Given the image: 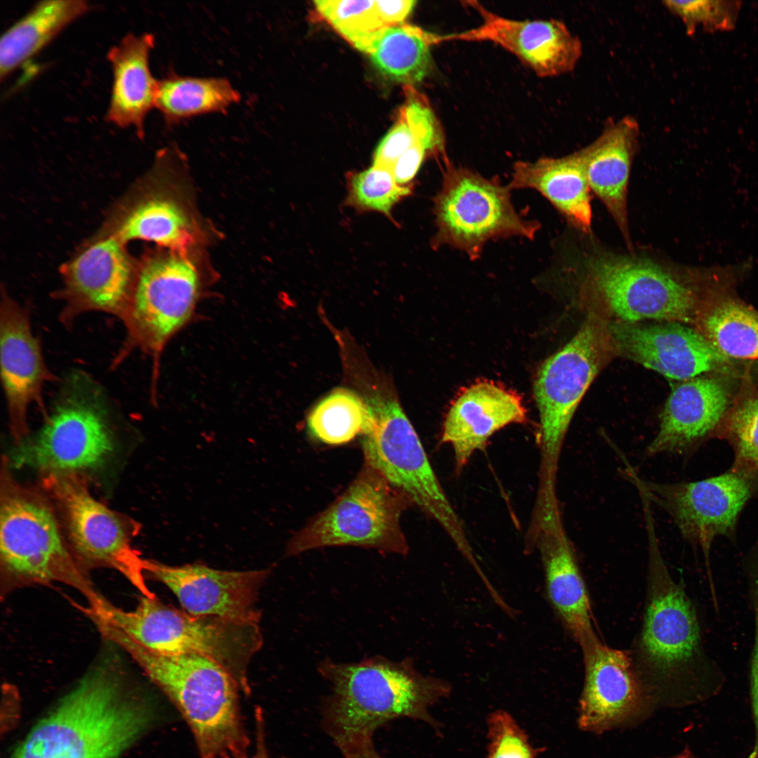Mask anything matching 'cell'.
<instances>
[{
  "label": "cell",
  "mask_w": 758,
  "mask_h": 758,
  "mask_svg": "<svg viewBox=\"0 0 758 758\" xmlns=\"http://www.w3.org/2000/svg\"><path fill=\"white\" fill-rule=\"evenodd\" d=\"M489 744L486 758H535L528 737L513 717L503 710L488 720Z\"/></svg>",
  "instance_id": "37"
},
{
  "label": "cell",
  "mask_w": 758,
  "mask_h": 758,
  "mask_svg": "<svg viewBox=\"0 0 758 758\" xmlns=\"http://www.w3.org/2000/svg\"><path fill=\"white\" fill-rule=\"evenodd\" d=\"M196 220L187 204L175 194L152 195L126 217L116 237L121 241L140 239L170 250L185 251L197 239Z\"/></svg>",
  "instance_id": "29"
},
{
  "label": "cell",
  "mask_w": 758,
  "mask_h": 758,
  "mask_svg": "<svg viewBox=\"0 0 758 758\" xmlns=\"http://www.w3.org/2000/svg\"><path fill=\"white\" fill-rule=\"evenodd\" d=\"M416 4L413 0L375 1L378 14L386 26L404 23Z\"/></svg>",
  "instance_id": "43"
},
{
  "label": "cell",
  "mask_w": 758,
  "mask_h": 758,
  "mask_svg": "<svg viewBox=\"0 0 758 758\" xmlns=\"http://www.w3.org/2000/svg\"><path fill=\"white\" fill-rule=\"evenodd\" d=\"M102 636L127 653L180 712L201 758H244L249 740L239 705V685L220 664L197 653L147 649L102 619Z\"/></svg>",
  "instance_id": "3"
},
{
  "label": "cell",
  "mask_w": 758,
  "mask_h": 758,
  "mask_svg": "<svg viewBox=\"0 0 758 758\" xmlns=\"http://www.w3.org/2000/svg\"><path fill=\"white\" fill-rule=\"evenodd\" d=\"M118 657L94 663L11 758H119L139 739L154 710Z\"/></svg>",
  "instance_id": "1"
},
{
  "label": "cell",
  "mask_w": 758,
  "mask_h": 758,
  "mask_svg": "<svg viewBox=\"0 0 758 758\" xmlns=\"http://www.w3.org/2000/svg\"><path fill=\"white\" fill-rule=\"evenodd\" d=\"M745 576L754 623L749 674L752 707L756 728V743L751 754L758 757V557L752 559L746 566Z\"/></svg>",
  "instance_id": "40"
},
{
  "label": "cell",
  "mask_w": 758,
  "mask_h": 758,
  "mask_svg": "<svg viewBox=\"0 0 758 758\" xmlns=\"http://www.w3.org/2000/svg\"><path fill=\"white\" fill-rule=\"evenodd\" d=\"M526 419V410L516 392L494 382L480 381L465 389L452 403L441 439L451 447L458 472L496 432Z\"/></svg>",
  "instance_id": "23"
},
{
  "label": "cell",
  "mask_w": 758,
  "mask_h": 758,
  "mask_svg": "<svg viewBox=\"0 0 758 758\" xmlns=\"http://www.w3.org/2000/svg\"><path fill=\"white\" fill-rule=\"evenodd\" d=\"M41 488L52 502L69 547L84 569L115 570L142 596L156 597L145 582V559L131 545L139 524L94 498L84 474L41 475Z\"/></svg>",
  "instance_id": "12"
},
{
  "label": "cell",
  "mask_w": 758,
  "mask_h": 758,
  "mask_svg": "<svg viewBox=\"0 0 758 758\" xmlns=\"http://www.w3.org/2000/svg\"><path fill=\"white\" fill-rule=\"evenodd\" d=\"M609 328L617 354L673 380H686L729 363L700 331L684 323L613 321Z\"/></svg>",
  "instance_id": "17"
},
{
  "label": "cell",
  "mask_w": 758,
  "mask_h": 758,
  "mask_svg": "<svg viewBox=\"0 0 758 758\" xmlns=\"http://www.w3.org/2000/svg\"><path fill=\"white\" fill-rule=\"evenodd\" d=\"M317 668L331 686L323 703L322 723L333 741L355 733L373 735L398 718L433 724L429 708L451 692L446 681L423 674L409 658L375 656L352 663L327 658Z\"/></svg>",
  "instance_id": "5"
},
{
  "label": "cell",
  "mask_w": 758,
  "mask_h": 758,
  "mask_svg": "<svg viewBox=\"0 0 758 758\" xmlns=\"http://www.w3.org/2000/svg\"><path fill=\"white\" fill-rule=\"evenodd\" d=\"M136 274L116 236L94 244L66 270L61 321L69 326L77 317L89 312H102L121 319L129 304Z\"/></svg>",
  "instance_id": "21"
},
{
  "label": "cell",
  "mask_w": 758,
  "mask_h": 758,
  "mask_svg": "<svg viewBox=\"0 0 758 758\" xmlns=\"http://www.w3.org/2000/svg\"><path fill=\"white\" fill-rule=\"evenodd\" d=\"M663 6L680 18L686 34L692 36L698 27L708 32L734 29L742 2L740 1H663Z\"/></svg>",
  "instance_id": "36"
},
{
  "label": "cell",
  "mask_w": 758,
  "mask_h": 758,
  "mask_svg": "<svg viewBox=\"0 0 758 758\" xmlns=\"http://www.w3.org/2000/svg\"><path fill=\"white\" fill-rule=\"evenodd\" d=\"M204 278L185 251L170 250L148 260L137 272L121 320L126 339L117 364L133 350L153 361V378L171 340L191 323L204 292Z\"/></svg>",
  "instance_id": "13"
},
{
  "label": "cell",
  "mask_w": 758,
  "mask_h": 758,
  "mask_svg": "<svg viewBox=\"0 0 758 758\" xmlns=\"http://www.w3.org/2000/svg\"><path fill=\"white\" fill-rule=\"evenodd\" d=\"M627 474L650 502L663 509L684 537L699 546L704 555L713 606L719 601L710 564L713 539L729 535L751 496L750 482L741 474L731 472L697 481L661 484L640 479L627 466Z\"/></svg>",
  "instance_id": "15"
},
{
  "label": "cell",
  "mask_w": 758,
  "mask_h": 758,
  "mask_svg": "<svg viewBox=\"0 0 758 758\" xmlns=\"http://www.w3.org/2000/svg\"><path fill=\"white\" fill-rule=\"evenodd\" d=\"M152 34H128L107 53L113 71V85L107 119L120 127H134L143 135L144 121L154 107L159 81L151 74Z\"/></svg>",
  "instance_id": "27"
},
{
  "label": "cell",
  "mask_w": 758,
  "mask_h": 758,
  "mask_svg": "<svg viewBox=\"0 0 758 758\" xmlns=\"http://www.w3.org/2000/svg\"><path fill=\"white\" fill-rule=\"evenodd\" d=\"M440 161L443 179L434 200V246H449L474 260L492 239L534 238L539 223L517 212L508 185L456 166L447 156Z\"/></svg>",
  "instance_id": "14"
},
{
  "label": "cell",
  "mask_w": 758,
  "mask_h": 758,
  "mask_svg": "<svg viewBox=\"0 0 758 758\" xmlns=\"http://www.w3.org/2000/svg\"><path fill=\"white\" fill-rule=\"evenodd\" d=\"M658 758H662V757H658ZM666 758H698V757L695 756L689 749L686 748L681 753H679V754H678L677 755L670 757H666ZM748 758H758V757H749Z\"/></svg>",
  "instance_id": "45"
},
{
  "label": "cell",
  "mask_w": 758,
  "mask_h": 758,
  "mask_svg": "<svg viewBox=\"0 0 758 758\" xmlns=\"http://www.w3.org/2000/svg\"><path fill=\"white\" fill-rule=\"evenodd\" d=\"M729 402L728 389L718 378L697 376L680 383L665 404L646 454L688 451L719 423Z\"/></svg>",
  "instance_id": "25"
},
{
  "label": "cell",
  "mask_w": 758,
  "mask_h": 758,
  "mask_svg": "<svg viewBox=\"0 0 758 758\" xmlns=\"http://www.w3.org/2000/svg\"><path fill=\"white\" fill-rule=\"evenodd\" d=\"M86 613L118 629L140 645L161 653H197L215 661L247 695L248 669L263 639L259 623L212 616H195L142 596L135 609L126 611L106 598Z\"/></svg>",
  "instance_id": "7"
},
{
  "label": "cell",
  "mask_w": 758,
  "mask_h": 758,
  "mask_svg": "<svg viewBox=\"0 0 758 758\" xmlns=\"http://www.w3.org/2000/svg\"><path fill=\"white\" fill-rule=\"evenodd\" d=\"M617 354L602 316L590 312L575 335L540 366L533 384L539 412L540 461L538 493H557L564 441L583 395Z\"/></svg>",
  "instance_id": "8"
},
{
  "label": "cell",
  "mask_w": 758,
  "mask_h": 758,
  "mask_svg": "<svg viewBox=\"0 0 758 758\" xmlns=\"http://www.w3.org/2000/svg\"><path fill=\"white\" fill-rule=\"evenodd\" d=\"M240 94L222 78L171 77L159 81L154 107L168 122L225 110Z\"/></svg>",
  "instance_id": "31"
},
{
  "label": "cell",
  "mask_w": 758,
  "mask_h": 758,
  "mask_svg": "<svg viewBox=\"0 0 758 758\" xmlns=\"http://www.w3.org/2000/svg\"><path fill=\"white\" fill-rule=\"evenodd\" d=\"M0 572L1 595L60 583L80 592L89 606L105 598L72 552L48 496L17 481L7 456L0 470Z\"/></svg>",
  "instance_id": "6"
},
{
  "label": "cell",
  "mask_w": 758,
  "mask_h": 758,
  "mask_svg": "<svg viewBox=\"0 0 758 758\" xmlns=\"http://www.w3.org/2000/svg\"><path fill=\"white\" fill-rule=\"evenodd\" d=\"M700 332L729 359L758 360V312L731 298L715 304L700 320Z\"/></svg>",
  "instance_id": "32"
},
{
  "label": "cell",
  "mask_w": 758,
  "mask_h": 758,
  "mask_svg": "<svg viewBox=\"0 0 758 758\" xmlns=\"http://www.w3.org/2000/svg\"><path fill=\"white\" fill-rule=\"evenodd\" d=\"M585 679L579 728L601 733L629 720L648 694L631 653L611 648L598 638L580 646Z\"/></svg>",
  "instance_id": "19"
},
{
  "label": "cell",
  "mask_w": 758,
  "mask_h": 758,
  "mask_svg": "<svg viewBox=\"0 0 758 758\" xmlns=\"http://www.w3.org/2000/svg\"><path fill=\"white\" fill-rule=\"evenodd\" d=\"M432 154L423 144L418 143L406 152L394 164L392 171L397 182L406 185L415 177L425 157Z\"/></svg>",
  "instance_id": "41"
},
{
  "label": "cell",
  "mask_w": 758,
  "mask_h": 758,
  "mask_svg": "<svg viewBox=\"0 0 758 758\" xmlns=\"http://www.w3.org/2000/svg\"><path fill=\"white\" fill-rule=\"evenodd\" d=\"M538 549L546 593L568 633L580 646L599 638L592 606L561 514L541 521L527 536L526 550Z\"/></svg>",
  "instance_id": "22"
},
{
  "label": "cell",
  "mask_w": 758,
  "mask_h": 758,
  "mask_svg": "<svg viewBox=\"0 0 758 758\" xmlns=\"http://www.w3.org/2000/svg\"><path fill=\"white\" fill-rule=\"evenodd\" d=\"M64 387L39 430L14 444L7 456L11 468L84 474L114 454L115 435L96 387L74 375Z\"/></svg>",
  "instance_id": "10"
},
{
  "label": "cell",
  "mask_w": 758,
  "mask_h": 758,
  "mask_svg": "<svg viewBox=\"0 0 758 758\" xmlns=\"http://www.w3.org/2000/svg\"><path fill=\"white\" fill-rule=\"evenodd\" d=\"M261 717H261L260 712L256 713V719H257V722H258V724H257L258 735H257L256 752L253 756H251L250 757H246L244 758H269V756H268V754L267 753V750H266V748H265V746L264 736H263V731H262L263 727H262V723L260 721Z\"/></svg>",
  "instance_id": "44"
},
{
  "label": "cell",
  "mask_w": 758,
  "mask_h": 758,
  "mask_svg": "<svg viewBox=\"0 0 758 758\" xmlns=\"http://www.w3.org/2000/svg\"><path fill=\"white\" fill-rule=\"evenodd\" d=\"M418 143L425 145L434 157H439L434 147L415 135L404 117L399 113L397 121L378 145L373 157V164L392 170L396 161Z\"/></svg>",
  "instance_id": "39"
},
{
  "label": "cell",
  "mask_w": 758,
  "mask_h": 758,
  "mask_svg": "<svg viewBox=\"0 0 758 758\" xmlns=\"http://www.w3.org/2000/svg\"><path fill=\"white\" fill-rule=\"evenodd\" d=\"M334 742L344 758H380L374 746L373 735L355 733Z\"/></svg>",
  "instance_id": "42"
},
{
  "label": "cell",
  "mask_w": 758,
  "mask_h": 758,
  "mask_svg": "<svg viewBox=\"0 0 758 758\" xmlns=\"http://www.w3.org/2000/svg\"><path fill=\"white\" fill-rule=\"evenodd\" d=\"M319 13L358 50L366 52L375 33L387 27L380 20L375 1L319 0Z\"/></svg>",
  "instance_id": "34"
},
{
  "label": "cell",
  "mask_w": 758,
  "mask_h": 758,
  "mask_svg": "<svg viewBox=\"0 0 758 758\" xmlns=\"http://www.w3.org/2000/svg\"><path fill=\"white\" fill-rule=\"evenodd\" d=\"M481 19L478 27L438 35L437 43L489 41L510 51L540 77L572 72L583 54L579 38L558 20H519L499 15L478 1H465Z\"/></svg>",
  "instance_id": "16"
},
{
  "label": "cell",
  "mask_w": 758,
  "mask_h": 758,
  "mask_svg": "<svg viewBox=\"0 0 758 758\" xmlns=\"http://www.w3.org/2000/svg\"><path fill=\"white\" fill-rule=\"evenodd\" d=\"M411 503L364 463L345 491L288 543L287 556L333 546H357L406 555L402 512Z\"/></svg>",
  "instance_id": "11"
},
{
  "label": "cell",
  "mask_w": 758,
  "mask_h": 758,
  "mask_svg": "<svg viewBox=\"0 0 758 758\" xmlns=\"http://www.w3.org/2000/svg\"><path fill=\"white\" fill-rule=\"evenodd\" d=\"M729 430L737 462L749 469L758 467V397L742 403L732 413Z\"/></svg>",
  "instance_id": "38"
},
{
  "label": "cell",
  "mask_w": 758,
  "mask_h": 758,
  "mask_svg": "<svg viewBox=\"0 0 758 758\" xmlns=\"http://www.w3.org/2000/svg\"><path fill=\"white\" fill-rule=\"evenodd\" d=\"M367 416L365 401L348 390H338L317 404L308 415L307 427L319 441L340 445L362 435Z\"/></svg>",
  "instance_id": "33"
},
{
  "label": "cell",
  "mask_w": 758,
  "mask_h": 758,
  "mask_svg": "<svg viewBox=\"0 0 758 758\" xmlns=\"http://www.w3.org/2000/svg\"><path fill=\"white\" fill-rule=\"evenodd\" d=\"M145 574L170 589L186 612L259 623L255 602L270 570L222 571L201 564L180 566L145 559Z\"/></svg>",
  "instance_id": "18"
},
{
  "label": "cell",
  "mask_w": 758,
  "mask_h": 758,
  "mask_svg": "<svg viewBox=\"0 0 758 758\" xmlns=\"http://www.w3.org/2000/svg\"><path fill=\"white\" fill-rule=\"evenodd\" d=\"M639 133L637 120L627 116L607 123L595 140L578 150L591 191L604 204L629 250L634 246L627 216V187Z\"/></svg>",
  "instance_id": "24"
},
{
  "label": "cell",
  "mask_w": 758,
  "mask_h": 758,
  "mask_svg": "<svg viewBox=\"0 0 758 758\" xmlns=\"http://www.w3.org/2000/svg\"><path fill=\"white\" fill-rule=\"evenodd\" d=\"M568 264L583 298L600 304L616 321L685 323L697 293L693 270L634 249L621 252L587 240Z\"/></svg>",
  "instance_id": "4"
},
{
  "label": "cell",
  "mask_w": 758,
  "mask_h": 758,
  "mask_svg": "<svg viewBox=\"0 0 758 758\" xmlns=\"http://www.w3.org/2000/svg\"><path fill=\"white\" fill-rule=\"evenodd\" d=\"M362 434L364 463L379 472L427 517L437 522L473 569L479 567L462 521L453 507L411 423L394 400L366 401Z\"/></svg>",
  "instance_id": "9"
},
{
  "label": "cell",
  "mask_w": 758,
  "mask_h": 758,
  "mask_svg": "<svg viewBox=\"0 0 758 758\" xmlns=\"http://www.w3.org/2000/svg\"><path fill=\"white\" fill-rule=\"evenodd\" d=\"M411 192L409 187L397 182L390 168L373 164L352 175L348 202L359 209L390 215L392 208Z\"/></svg>",
  "instance_id": "35"
},
{
  "label": "cell",
  "mask_w": 758,
  "mask_h": 758,
  "mask_svg": "<svg viewBox=\"0 0 758 758\" xmlns=\"http://www.w3.org/2000/svg\"><path fill=\"white\" fill-rule=\"evenodd\" d=\"M437 39V34L411 25L387 26L378 32L366 54L387 78L413 86L432 70L430 48Z\"/></svg>",
  "instance_id": "30"
},
{
  "label": "cell",
  "mask_w": 758,
  "mask_h": 758,
  "mask_svg": "<svg viewBox=\"0 0 758 758\" xmlns=\"http://www.w3.org/2000/svg\"><path fill=\"white\" fill-rule=\"evenodd\" d=\"M90 9L89 3L83 0L38 2L1 38V79L37 53L68 25Z\"/></svg>",
  "instance_id": "28"
},
{
  "label": "cell",
  "mask_w": 758,
  "mask_h": 758,
  "mask_svg": "<svg viewBox=\"0 0 758 758\" xmlns=\"http://www.w3.org/2000/svg\"><path fill=\"white\" fill-rule=\"evenodd\" d=\"M1 375L14 444L29 435L27 413L32 404L42 411L43 387L55 378L45 364L34 335L27 309L7 295L0 309Z\"/></svg>",
  "instance_id": "20"
},
{
  "label": "cell",
  "mask_w": 758,
  "mask_h": 758,
  "mask_svg": "<svg viewBox=\"0 0 758 758\" xmlns=\"http://www.w3.org/2000/svg\"><path fill=\"white\" fill-rule=\"evenodd\" d=\"M646 527V605L632 659L649 691L685 699L710 696L724 684V672L706 648L695 604L668 571L653 524Z\"/></svg>",
  "instance_id": "2"
},
{
  "label": "cell",
  "mask_w": 758,
  "mask_h": 758,
  "mask_svg": "<svg viewBox=\"0 0 758 758\" xmlns=\"http://www.w3.org/2000/svg\"><path fill=\"white\" fill-rule=\"evenodd\" d=\"M508 187L538 191L581 234L591 233V189L579 151L516 162Z\"/></svg>",
  "instance_id": "26"
}]
</instances>
